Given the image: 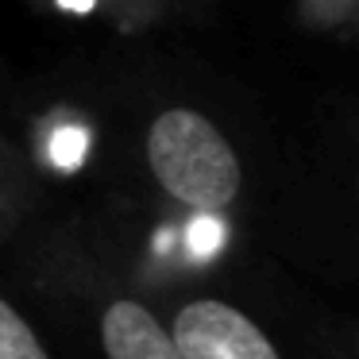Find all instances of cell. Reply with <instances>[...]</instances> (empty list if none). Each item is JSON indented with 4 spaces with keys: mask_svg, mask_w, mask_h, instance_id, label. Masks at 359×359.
Masks as SVG:
<instances>
[{
    "mask_svg": "<svg viewBox=\"0 0 359 359\" xmlns=\"http://www.w3.org/2000/svg\"><path fill=\"white\" fill-rule=\"evenodd\" d=\"M101 344L109 359H182L174 336L132 297H116L104 305Z\"/></svg>",
    "mask_w": 359,
    "mask_h": 359,
    "instance_id": "3",
    "label": "cell"
},
{
    "mask_svg": "<svg viewBox=\"0 0 359 359\" xmlns=\"http://www.w3.org/2000/svg\"><path fill=\"white\" fill-rule=\"evenodd\" d=\"M140 155L163 197L174 205L217 217L243 194V158L236 140L205 104L155 101L140 109Z\"/></svg>",
    "mask_w": 359,
    "mask_h": 359,
    "instance_id": "1",
    "label": "cell"
},
{
    "mask_svg": "<svg viewBox=\"0 0 359 359\" xmlns=\"http://www.w3.org/2000/svg\"><path fill=\"white\" fill-rule=\"evenodd\" d=\"M302 12L317 27H344L355 20V0H302Z\"/></svg>",
    "mask_w": 359,
    "mask_h": 359,
    "instance_id": "6",
    "label": "cell"
},
{
    "mask_svg": "<svg viewBox=\"0 0 359 359\" xmlns=\"http://www.w3.org/2000/svg\"><path fill=\"white\" fill-rule=\"evenodd\" d=\"M8 89H12V78H8V70L0 66V101H8Z\"/></svg>",
    "mask_w": 359,
    "mask_h": 359,
    "instance_id": "7",
    "label": "cell"
},
{
    "mask_svg": "<svg viewBox=\"0 0 359 359\" xmlns=\"http://www.w3.org/2000/svg\"><path fill=\"white\" fill-rule=\"evenodd\" d=\"M170 336L182 359H278L274 344L236 305L212 297L182 305Z\"/></svg>",
    "mask_w": 359,
    "mask_h": 359,
    "instance_id": "2",
    "label": "cell"
},
{
    "mask_svg": "<svg viewBox=\"0 0 359 359\" xmlns=\"http://www.w3.org/2000/svg\"><path fill=\"white\" fill-rule=\"evenodd\" d=\"M0 359H47L27 320L0 297Z\"/></svg>",
    "mask_w": 359,
    "mask_h": 359,
    "instance_id": "5",
    "label": "cell"
},
{
    "mask_svg": "<svg viewBox=\"0 0 359 359\" xmlns=\"http://www.w3.org/2000/svg\"><path fill=\"white\" fill-rule=\"evenodd\" d=\"M32 194V166L20 147L0 132V224H12Z\"/></svg>",
    "mask_w": 359,
    "mask_h": 359,
    "instance_id": "4",
    "label": "cell"
}]
</instances>
